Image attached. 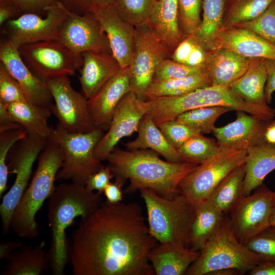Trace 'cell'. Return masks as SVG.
Instances as JSON below:
<instances>
[{
  "instance_id": "30",
  "label": "cell",
  "mask_w": 275,
  "mask_h": 275,
  "mask_svg": "<svg viewBox=\"0 0 275 275\" xmlns=\"http://www.w3.org/2000/svg\"><path fill=\"white\" fill-rule=\"evenodd\" d=\"M242 197L252 194L275 170V145L264 143L248 150Z\"/></svg>"
},
{
  "instance_id": "34",
  "label": "cell",
  "mask_w": 275,
  "mask_h": 275,
  "mask_svg": "<svg viewBox=\"0 0 275 275\" xmlns=\"http://www.w3.org/2000/svg\"><path fill=\"white\" fill-rule=\"evenodd\" d=\"M245 162L230 172L215 187L207 199L224 214L230 213L242 197Z\"/></svg>"
},
{
  "instance_id": "14",
  "label": "cell",
  "mask_w": 275,
  "mask_h": 275,
  "mask_svg": "<svg viewBox=\"0 0 275 275\" xmlns=\"http://www.w3.org/2000/svg\"><path fill=\"white\" fill-rule=\"evenodd\" d=\"M45 13L44 17L35 13H25L8 20L4 24L6 38L18 48L38 42L58 41L59 30L68 10L60 2Z\"/></svg>"
},
{
  "instance_id": "8",
  "label": "cell",
  "mask_w": 275,
  "mask_h": 275,
  "mask_svg": "<svg viewBox=\"0 0 275 275\" xmlns=\"http://www.w3.org/2000/svg\"><path fill=\"white\" fill-rule=\"evenodd\" d=\"M104 134L100 128L86 133L70 132L58 123L48 139L58 144L64 156L56 181H69L86 185L89 177L103 166L94 155L96 145Z\"/></svg>"
},
{
  "instance_id": "54",
  "label": "cell",
  "mask_w": 275,
  "mask_h": 275,
  "mask_svg": "<svg viewBox=\"0 0 275 275\" xmlns=\"http://www.w3.org/2000/svg\"><path fill=\"white\" fill-rule=\"evenodd\" d=\"M206 50L196 41L185 64L193 67L203 66L206 59Z\"/></svg>"
},
{
  "instance_id": "58",
  "label": "cell",
  "mask_w": 275,
  "mask_h": 275,
  "mask_svg": "<svg viewBox=\"0 0 275 275\" xmlns=\"http://www.w3.org/2000/svg\"><path fill=\"white\" fill-rule=\"evenodd\" d=\"M266 143L275 145V120L268 122L264 133Z\"/></svg>"
},
{
  "instance_id": "5",
  "label": "cell",
  "mask_w": 275,
  "mask_h": 275,
  "mask_svg": "<svg viewBox=\"0 0 275 275\" xmlns=\"http://www.w3.org/2000/svg\"><path fill=\"white\" fill-rule=\"evenodd\" d=\"M35 172L12 215L10 228L18 237L34 239L39 235L36 216L56 186V176L64 156L59 146L48 139L38 157Z\"/></svg>"
},
{
  "instance_id": "19",
  "label": "cell",
  "mask_w": 275,
  "mask_h": 275,
  "mask_svg": "<svg viewBox=\"0 0 275 275\" xmlns=\"http://www.w3.org/2000/svg\"><path fill=\"white\" fill-rule=\"evenodd\" d=\"M0 61L20 85L29 102L52 111L53 99L47 83L31 71L23 60L19 48L6 38L1 40Z\"/></svg>"
},
{
  "instance_id": "57",
  "label": "cell",
  "mask_w": 275,
  "mask_h": 275,
  "mask_svg": "<svg viewBox=\"0 0 275 275\" xmlns=\"http://www.w3.org/2000/svg\"><path fill=\"white\" fill-rule=\"evenodd\" d=\"M24 245L22 241H6L0 244V259H8L16 250Z\"/></svg>"
},
{
  "instance_id": "10",
  "label": "cell",
  "mask_w": 275,
  "mask_h": 275,
  "mask_svg": "<svg viewBox=\"0 0 275 275\" xmlns=\"http://www.w3.org/2000/svg\"><path fill=\"white\" fill-rule=\"evenodd\" d=\"M47 138L28 133L7 156L10 172L16 175L14 183L3 197L0 205L2 231L6 235L10 229L14 211L29 184L34 162L48 142Z\"/></svg>"
},
{
  "instance_id": "53",
  "label": "cell",
  "mask_w": 275,
  "mask_h": 275,
  "mask_svg": "<svg viewBox=\"0 0 275 275\" xmlns=\"http://www.w3.org/2000/svg\"><path fill=\"white\" fill-rule=\"evenodd\" d=\"M22 128L8 109L7 106L0 102V133Z\"/></svg>"
},
{
  "instance_id": "56",
  "label": "cell",
  "mask_w": 275,
  "mask_h": 275,
  "mask_svg": "<svg viewBox=\"0 0 275 275\" xmlns=\"http://www.w3.org/2000/svg\"><path fill=\"white\" fill-rule=\"evenodd\" d=\"M250 275H275V261H264L249 272Z\"/></svg>"
},
{
  "instance_id": "23",
  "label": "cell",
  "mask_w": 275,
  "mask_h": 275,
  "mask_svg": "<svg viewBox=\"0 0 275 275\" xmlns=\"http://www.w3.org/2000/svg\"><path fill=\"white\" fill-rule=\"evenodd\" d=\"M251 59L228 49L207 52L203 66L212 85L230 87L248 69Z\"/></svg>"
},
{
  "instance_id": "60",
  "label": "cell",
  "mask_w": 275,
  "mask_h": 275,
  "mask_svg": "<svg viewBox=\"0 0 275 275\" xmlns=\"http://www.w3.org/2000/svg\"><path fill=\"white\" fill-rule=\"evenodd\" d=\"M270 226H275V191L272 192L271 213L270 219Z\"/></svg>"
},
{
  "instance_id": "13",
  "label": "cell",
  "mask_w": 275,
  "mask_h": 275,
  "mask_svg": "<svg viewBox=\"0 0 275 275\" xmlns=\"http://www.w3.org/2000/svg\"><path fill=\"white\" fill-rule=\"evenodd\" d=\"M54 103L52 108L58 124L73 133H86L97 128L92 119L88 99L75 90L68 76H62L46 82Z\"/></svg>"
},
{
  "instance_id": "43",
  "label": "cell",
  "mask_w": 275,
  "mask_h": 275,
  "mask_svg": "<svg viewBox=\"0 0 275 275\" xmlns=\"http://www.w3.org/2000/svg\"><path fill=\"white\" fill-rule=\"evenodd\" d=\"M243 244L265 261H275V226H270Z\"/></svg>"
},
{
  "instance_id": "42",
  "label": "cell",
  "mask_w": 275,
  "mask_h": 275,
  "mask_svg": "<svg viewBox=\"0 0 275 275\" xmlns=\"http://www.w3.org/2000/svg\"><path fill=\"white\" fill-rule=\"evenodd\" d=\"M235 26L248 30L275 45V1L255 19Z\"/></svg>"
},
{
  "instance_id": "32",
  "label": "cell",
  "mask_w": 275,
  "mask_h": 275,
  "mask_svg": "<svg viewBox=\"0 0 275 275\" xmlns=\"http://www.w3.org/2000/svg\"><path fill=\"white\" fill-rule=\"evenodd\" d=\"M226 7V0H202V19L191 36L206 51L214 49L222 30Z\"/></svg>"
},
{
  "instance_id": "55",
  "label": "cell",
  "mask_w": 275,
  "mask_h": 275,
  "mask_svg": "<svg viewBox=\"0 0 275 275\" xmlns=\"http://www.w3.org/2000/svg\"><path fill=\"white\" fill-rule=\"evenodd\" d=\"M18 14L16 8L6 0H0V25H3L8 20Z\"/></svg>"
},
{
  "instance_id": "44",
  "label": "cell",
  "mask_w": 275,
  "mask_h": 275,
  "mask_svg": "<svg viewBox=\"0 0 275 275\" xmlns=\"http://www.w3.org/2000/svg\"><path fill=\"white\" fill-rule=\"evenodd\" d=\"M204 66L193 67L176 62L172 59L163 60L157 67L153 79L179 78L204 71Z\"/></svg>"
},
{
  "instance_id": "1",
  "label": "cell",
  "mask_w": 275,
  "mask_h": 275,
  "mask_svg": "<svg viewBox=\"0 0 275 275\" xmlns=\"http://www.w3.org/2000/svg\"><path fill=\"white\" fill-rule=\"evenodd\" d=\"M157 243L138 203L103 202L71 234L72 274H155L148 255Z\"/></svg>"
},
{
  "instance_id": "59",
  "label": "cell",
  "mask_w": 275,
  "mask_h": 275,
  "mask_svg": "<svg viewBox=\"0 0 275 275\" xmlns=\"http://www.w3.org/2000/svg\"><path fill=\"white\" fill-rule=\"evenodd\" d=\"M241 274V272L235 269H223L213 271L208 275H237Z\"/></svg>"
},
{
  "instance_id": "52",
  "label": "cell",
  "mask_w": 275,
  "mask_h": 275,
  "mask_svg": "<svg viewBox=\"0 0 275 275\" xmlns=\"http://www.w3.org/2000/svg\"><path fill=\"white\" fill-rule=\"evenodd\" d=\"M264 64L267 72L265 95L269 104L271 102L272 94L275 91V59H264Z\"/></svg>"
},
{
  "instance_id": "20",
  "label": "cell",
  "mask_w": 275,
  "mask_h": 275,
  "mask_svg": "<svg viewBox=\"0 0 275 275\" xmlns=\"http://www.w3.org/2000/svg\"><path fill=\"white\" fill-rule=\"evenodd\" d=\"M130 91L128 66L121 68L117 74L88 99L90 114L96 128L103 131L108 129L116 106Z\"/></svg>"
},
{
  "instance_id": "31",
  "label": "cell",
  "mask_w": 275,
  "mask_h": 275,
  "mask_svg": "<svg viewBox=\"0 0 275 275\" xmlns=\"http://www.w3.org/2000/svg\"><path fill=\"white\" fill-rule=\"evenodd\" d=\"M266 80L264 59L253 58L246 71L230 87L246 102L266 107L269 106L265 95Z\"/></svg>"
},
{
  "instance_id": "7",
  "label": "cell",
  "mask_w": 275,
  "mask_h": 275,
  "mask_svg": "<svg viewBox=\"0 0 275 275\" xmlns=\"http://www.w3.org/2000/svg\"><path fill=\"white\" fill-rule=\"evenodd\" d=\"M264 261L236 238L228 219L225 218L220 229L199 251L185 274L208 275L223 269H235L244 273Z\"/></svg>"
},
{
  "instance_id": "2",
  "label": "cell",
  "mask_w": 275,
  "mask_h": 275,
  "mask_svg": "<svg viewBox=\"0 0 275 275\" xmlns=\"http://www.w3.org/2000/svg\"><path fill=\"white\" fill-rule=\"evenodd\" d=\"M106 160L114 177L125 182L129 180L126 193L149 188L167 198L178 194L181 180L198 165L164 160L157 153L147 149L123 150L115 147Z\"/></svg>"
},
{
  "instance_id": "47",
  "label": "cell",
  "mask_w": 275,
  "mask_h": 275,
  "mask_svg": "<svg viewBox=\"0 0 275 275\" xmlns=\"http://www.w3.org/2000/svg\"><path fill=\"white\" fill-rule=\"evenodd\" d=\"M17 10L18 14L25 13L38 14L45 12L49 7L61 0H6Z\"/></svg>"
},
{
  "instance_id": "4",
  "label": "cell",
  "mask_w": 275,
  "mask_h": 275,
  "mask_svg": "<svg viewBox=\"0 0 275 275\" xmlns=\"http://www.w3.org/2000/svg\"><path fill=\"white\" fill-rule=\"evenodd\" d=\"M147 112L158 125L175 119L179 115L197 108L224 106L231 111H243L264 121L275 117V110L246 102L228 86L210 85L178 96H164L146 100Z\"/></svg>"
},
{
  "instance_id": "9",
  "label": "cell",
  "mask_w": 275,
  "mask_h": 275,
  "mask_svg": "<svg viewBox=\"0 0 275 275\" xmlns=\"http://www.w3.org/2000/svg\"><path fill=\"white\" fill-rule=\"evenodd\" d=\"M246 150L219 145L211 158L197 165L180 182L178 193L194 206L206 200L218 183L233 169L246 162Z\"/></svg>"
},
{
  "instance_id": "25",
  "label": "cell",
  "mask_w": 275,
  "mask_h": 275,
  "mask_svg": "<svg viewBox=\"0 0 275 275\" xmlns=\"http://www.w3.org/2000/svg\"><path fill=\"white\" fill-rule=\"evenodd\" d=\"M199 252L170 243H158L148 258L156 275H183L196 260Z\"/></svg>"
},
{
  "instance_id": "41",
  "label": "cell",
  "mask_w": 275,
  "mask_h": 275,
  "mask_svg": "<svg viewBox=\"0 0 275 275\" xmlns=\"http://www.w3.org/2000/svg\"><path fill=\"white\" fill-rule=\"evenodd\" d=\"M202 0H178L180 29L185 38L193 36L201 22Z\"/></svg>"
},
{
  "instance_id": "36",
  "label": "cell",
  "mask_w": 275,
  "mask_h": 275,
  "mask_svg": "<svg viewBox=\"0 0 275 275\" xmlns=\"http://www.w3.org/2000/svg\"><path fill=\"white\" fill-rule=\"evenodd\" d=\"M275 0H229L222 31L254 20Z\"/></svg>"
},
{
  "instance_id": "15",
  "label": "cell",
  "mask_w": 275,
  "mask_h": 275,
  "mask_svg": "<svg viewBox=\"0 0 275 275\" xmlns=\"http://www.w3.org/2000/svg\"><path fill=\"white\" fill-rule=\"evenodd\" d=\"M242 197L230 212L231 230L242 244L270 226L272 191L263 184Z\"/></svg>"
},
{
  "instance_id": "6",
  "label": "cell",
  "mask_w": 275,
  "mask_h": 275,
  "mask_svg": "<svg viewBox=\"0 0 275 275\" xmlns=\"http://www.w3.org/2000/svg\"><path fill=\"white\" fill-rule=\"evenodd\" d=\"M139 191L146 206L149 232L158 243L188 247L195 206L179 193L167 198L149 188Z\"/></svg>"
},
{
  "instance_id": "3",
  "label": "cell",
  "mask_w": 275,
  "mask_h": 275,
  "mask_svg": "<svg viewBox=\"0 0 275 275\" xmlns=\"http://www.w3.org/2000/svg\"><path fill=\"white\" fill-rule=\"evenodd\" d=\"M48 199L47 216L51 242L47 254L52 274L63 275L69 261L66 229L76 217L84 218L93 213L103 201L101 194L72 182L56 186Z\"/></svg>"
},
{
  "instance_id": "37",
  "label": "cell",
  "mask_w": 275,
  "mask_h": 275,
  "mask_svg": "<svg viewBox=\"0 0 275 275\" xmlns=\"http://www.w3.org/2000/svg\"><path fill=\"white\" fill-rule=\"evenodd\" d=\"M231 111L224 106L203 107L184 112L178 115L175 120L201 134L213 133L218 118Z\"/></svg>"
},
{
  "instance_id": "39",
  "label": "cell",
  "mask_w": 275,
  "mask_h": 275,
  "mask_svg": "<svg viewBox=\"0 0 275 275\" xmlns=\"http://www.w3.org/2000/svg\"><path fill=\"white\" fill-rule=\"evenodd\" d=\"M156 0H115L113 5L120 15L138 28L148 24Z\"/></svg>"
},
{
  "instance_id": "27",
  "label": "cell",
  "mask_w": 275,
  "mask_h": 275,
  "mask_svg": "<svg viewBox=\"0 0 275 275\" xmlns=\"http://www.w3.org/2000/svg\"><path fill=\"white\" fill-rule=\"evenodd\" d=\"M45 242L35 246L23 245L14 251L4 266L2 275H41L50 270V262L45 250Z\"/></svg>"
},
{
  "instance_id": "12",
  "label": "cell",
  "mask_w": 275,
  "mask_h": 275,
  "mask_svg": "<svg viewBox=\"0 0 275 275\" xmlns=\"http://www.w3.org/2000/svg\"><path fill=\"white\" fill-rule=\"evenodd\" d=\"M136 30L133 57L129 66L131 91L145 100L157 67L172 53L148 24Z\"/></svg>"
},
{
  "instance_id": "49",
  "label": "cell",
  "mask_w": 275,
  "mask_h": 275,
  "mask_svg": "<svg viewBox=\"0 0 275 275\" xmlns=\"http://www.w3.org/2000/svg\"><path fill=\"white\" fill-rule=\"evenodd\" d=\"M115 0H61L64 6L69 11L78 14L90 13L97 6L114 4Z\"/></svg>"
},
{
  "instance_id": "33",
  "label": "cell",
  "mask_w": 275,
  "mask_h": 275,
  "mask_svg": "<svg viewBox=\"0 0 275 275\" xmlns=\"http://www.w3.org/2000/svg\"><path fill=\"white\" fill-rule=\"evenodd\" d=\"M7 107L16 121L28 133L48 139L52 128L48 124V118L52 113L50 108L29 101L14 102Z\"/></svg>"
},
{
  "instance_id": "48",
  "label": "cell",
  "mask_w": 275,
  "mask_h": 275,
  "mask_svg": "<svg viewBox=\"0 0 275 275\" xmlns=\"http://www.w3.org/2000/svg\"><path fill=\"white\" fill-rule=\"evenodd\" d=\"M113 177L114 175L110 167L103 166L99 170L89 177L85 186L90 190L96 191L102 194Z\"/></svg>"
},
{
  "instance_id": "18",
  "label": "cell",
  "mask_w": 275,
  "mask_h": 275,
  "mask_svg": "<svg viewBox=\"0 0 275 275\" xmlns=\"http://www.w3.org/2000/svg\"><path fill=\"white\" fill-rule=\"evenodd\" d=\"M105 33L113 57L121 68L132 63L137 30L119 14L113 4L94 7L91 11Z\"/></svg>"
},
{
  "instance_id": "17",
  "label": "cell",
  "mask_w": 275,
  "mask_h": 275,
  "mask_svg": "<svg viewBox=\"0 0 275 275\" xmlns=\"http://www.w3.org/2000/svg\"><path fill=\"white\" fill-rule=\"evenodd\" d=\"M58 41L74 52L89 51L111 53L107 37L92 13L78 14L68 10Z\"/></svg>"
},
{
  "instance_id": "22",
  "label": "cell",
  "mask_w": 275,
  "mask_h": 275,
  "mask_svg": "<svg viewBox=\"0 0 275 275\" xmlns=\"http://www.w3.org/2000/svg\"><path fill=\"white\" fill-rule=\"evenodd\" d=\"M82 65L79 80L82 94L89 99L121 69L109 52L89 51L81 53Z\"/></svg>"
},
{
  "instance_id": "28",
  "label": "cell",
  "mask_w": 275,
  "mask_h": 275,
  "mask_svg": "<svg viewBox=\"0 0 275 275\" xmlns=\"http://www.w3.org/2000/svg\"><path fill=\"white\" fill-rule=\"evenodd\" d=\"M224 214L207 200L195 206L188 247L199 252L223 225Z\"/></svg>"
},
{
  "instance_id": "29",
  "label": "cell",
  "mask_w": 275,
  "mask_h": 275,
  "mask_svg": "<svg viewBox=\"0 0 275 275\" xmlns=\"http://www.w3.org/2000/svg\"><path fill=\"white\" fill-rule=\"evenodd\" d=\"M138 136L125 144L128 150L149 149L173 162H187L168 141L158 126L148 116L142 119L138 130Z\"/></svg>"
},
{
  "instance_id": "40",
  "label": "cell",
  "mask_w": 275,
  "mask_h": 275,
  "mask_svg": "<svg viewBox=\"0 0 275 275\" xmlns=\"http://www.w3.org/2000/svg\"><path fill=\"white\" fill-rule=\"evenodd\" d=\"M27 131L22 128L0 133V197L7 188L9 167L7 163L10 150L19 141L24 139Z\"/></svg>"
},
{
  "instance_id": "51",
  "label": "cell",
  "mask_w": 275,
  "mask_h": 275,
  "mask_svg": "<svg viewBox=\"0 0 275 275\" xmlns=\"http://www.w3.org/2000/svg\"><path fill=\"white\" fill-rule=\"evenodd\" d=\"M196 40L190 36L185 38L177 46L171 55V59L178 63L185 64Z\"/></svg>"
},
{
  "instance_id": "26",
  "label": "cell",
  "mask_w": 275,
  "mask_h": 275,
  "mask_svg": "<svg viewBox=\"0 0 275 275\" xmlns=\"http://www.w3.org/2000/svg\"><path fill=\"white\" fill-rule=\"evenodd\" d=\"M148 25L172 54L185 38L179 25L178 0H156Z\"/></svg>"
},
{
  "instance_id": "16",
  "label": "cell",
  "mask_w": 275,
  "mask_h": 275,
  "mask_svg": "<svg viewBox=\"0 0 275 275\" xmlns=\"http://www.w3.org/2000/svg\"><path fill=\"white\" fill-rule=\"evenodd\" d=\"M146 112L145 100L131 91L126 94L116 106L106 132L95 147V157L101 161L106 160L122 138L138 131Z\"/></svg>"
},
{
  "instance_id": "61",
  "label": "cell",
  "mask_w": 275,
  "mask_h": 275,
  "mask_svg": "<svg viewBox=\"0 0 275 275\" xmlns=\"http://www.w3.org/2000/svg\"><path fill=\"white\" fill-rule=\"evenodd\" d=\"M274 110H275V109H274Z\"/></svg>"
},
{
  "instance_id": "45",
  "label": "cell",
  "mask_w": 275,
  "mask_h": 275,
  "mask_svg": "<svg viewBox=\"0 0 275 275\" xmlns=\"http://www.w3.org/2000/svg\"><path fill=\"white\" fill-rule=\"evenodd\" d=\"M28 101L22 89L5 67L0 64V102L8 106L19 101Z\"/></svg>"
},
{
  "instance_id": "38",
  "label": "cell",
  "mask_w": 275,
  "mask_h": 275,
  "mask_svg": "<svg viewBox=\"0 0 275 275\" xmlns=\"http://www.w3.org/2000/svg\"><path fill=\"white\" fill-rule=\"evenodd\" d=\"M218 148L216 140L199 133L188 139L177 150L186 161L199 164L212 157Z\"/></svg>"
},
{
  "instance_id": "50",
  "label": "cell",
  "mask_w": 275,
  "mask_h": 275,
  "mask_svg": "<svg viewBox=\"0 0 275 275\" xmlns=\"http://www.w3.org/2000/svg\"><path fill=\"white\" fill-rule=\"evenodd\" d=\"M115 178V181H111L103 192L105 197V201L111 204L122 202L123 198L122 189L125 182L119 178Z\"/></svg>"
},
{
  "instance_id": "11",
  "label": "cell",
  "mask_w": 275,
  "mask_h": 275,
  "mask_svg": "<svg viewBox=\"0 0 275 275\" xmlns=\"http://www.w3.org/2000/svg\"><path fill=\"white\" fill-rule=\"evenodd\" d=\"M20 54L31 71L46 82L75 75L82 65V56L58 41H41L19 47Z\"/></svg>"
},
{
  "instance_id": "24",
  "label": "cell",
  "mask_w": 275,
  "mask_h": 275,
  "mask_svg": "<svg viewBox=\"0 0 275 275\" xmlns=\"http://www.w3.org/2000/svg\"><path fill=\"white\" fill-rule=\"evenodd\" d=\"M224 48L249 59H275V45L255 33L233 26L222 31L214 49Z\"/></svg>"
},
{
  "instance_id": "21",
  "label": "cell",
  "mask_w": 275,
  "mask_h": 275,
  "mask_svg": "<svg viewBox=\"0 0 275 275\" xmlns=\"http://www.w3.org/2000/svg\"><path fill=\"white\" fill-rule=\"evenodd\" d=\"M233 121L215 127L213 133L219 145L248 150L266 143L264 133L269 121H264L243 111H236Z\"/></svg>"
},
{
  "instance_id": "46",
  "label": "cell",
  "mask_w": 275,
  "mask_h": 275,
  "mask_svg": "<svg viewBox=\"0 0 275 275\" xmlns=\"http://www.w3.org/2000/svg\"><path fill=\"white\" fill-rule=\"evenodd\" d=\"M157 126L168 141L177 149L188 139L200 133L175 119L161 123Z\"/></svg>"
},
{
  "instance_id": "35",
  "label": "cell",
  "mask_w": 275,
  "mask_h": 275,
  "mask_svg": "<svg viewBox=\"0 0 275 275\" xmlns=\"http://www.w3.org/2000/svg\"><path fill=\"white\" fill-rule=\"evenodd\" d=\"M210 85V80L205 71L179 78L153 79L146 92V99L181 96Z\"/></svg>"
}]
</instances>
